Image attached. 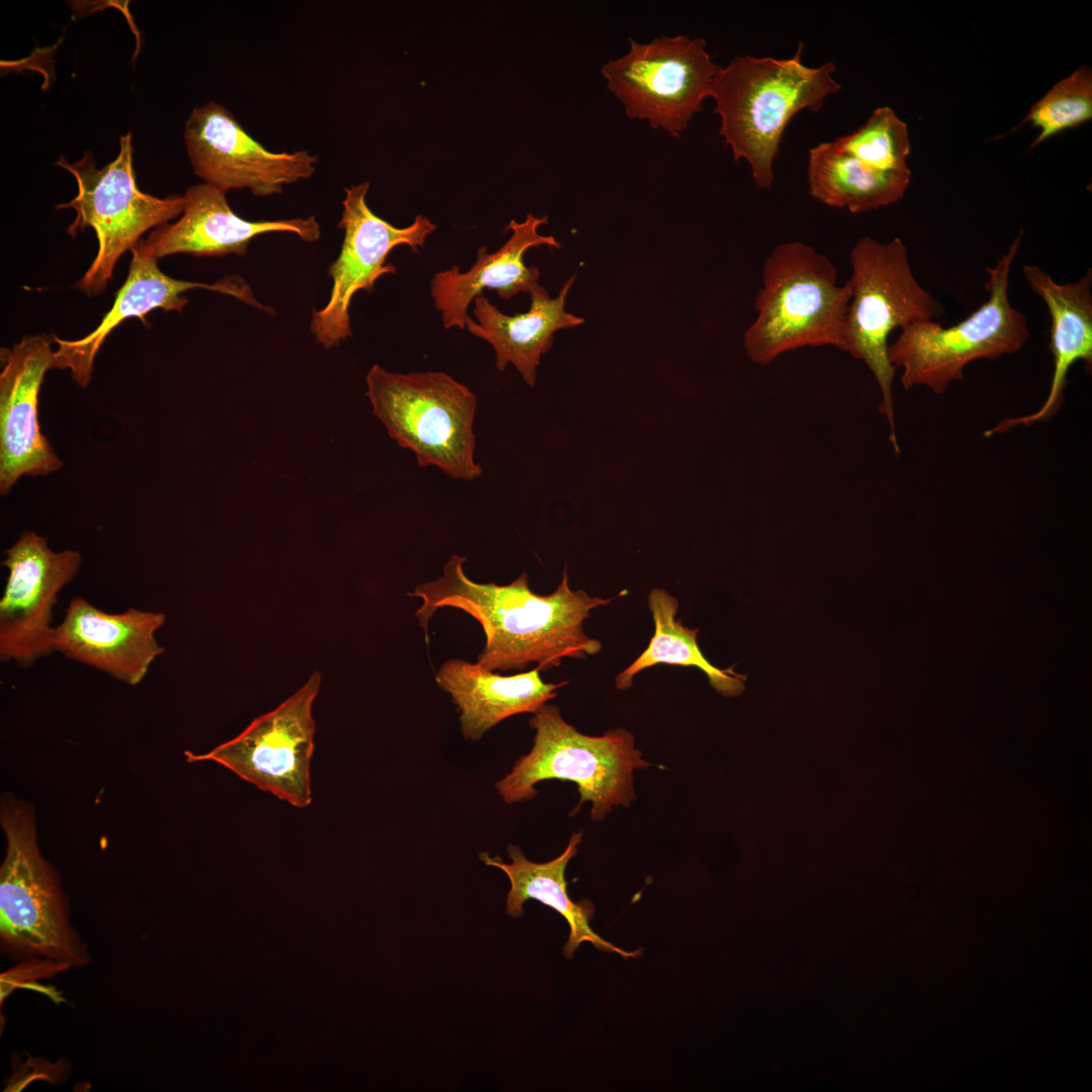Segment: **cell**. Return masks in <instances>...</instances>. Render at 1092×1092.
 Wrapping results in <instances>:
<instances>
[{"label":"cell","instance_id":"24","mask_svg":"<svg viewBox=\"0 0 1092 1092\" xmlns=\"http://www.w3.org/2000/svg\"><path fill=\"white\" fill-rule=\"evenodd\" d=\"M810 194L824 204L866 212L900 200L911 173L896 174L874 169L840 150L834 142L822 143L809 152Z\"/></svg>","mask_w":1092,"mask_h":1092},{"label":"cell","instance_id":"17","mask_svg":"<svg viewBox=\"0 0 1092 1092\" xmlns=\"http://www.w3.org/2000/svg\"><path fill=\"white\" fill-rule=\"evenodd\" d=\"M166 615L129 608L106 613L81 597L74 598L55 626L53 649L127 685L140 684L165 648L157 631Z\"/></svg>","mask_w":1092,"mask_h":1092},{"label":"cell","instance_id":"9","mask_svg":"<svg viewBox=\"0 0 1092 1092\" xmlns=\"http://www.w3.org/2000/svg\"><path fill=\"white\" fill-rule=\"evenodd\" d=\"M131 133L119 138L116 158L102 168L96 167L91 151L69 163L65 157L56 162L71 173L77 183V195L57 208H72L76 216L67 233L92 228L98 241L96 256L76 287L89 296L99 294L112 278L118 259L130 251L142 236L153 228L181 215L186 198L173 195L159 198L141 191L132 166Z\"/></svg>","mask_w":1092,"mask_h":1092},{"label":"cell","instance_id":"19","mask_svg":"<svg viewBox=\"0 0 1092 1092\" xmlns=\"http://www.w3.org/2000/svg\"><path fill=\"white\" fill-rule=\"evenodd\" d=\"M547 221V216L537 217L532 213L522 222L512 219L506 228L512 231V236L496 252L489 254L486 247H480L469 270L463 272L455 265L434 275L431 296L445 329H465L470 317L468 306L485 289L495 290L504 299L530 292L538 283L540 271L536 266H526L525 253L544 245L561 248L554 237L538 233V228Z\"/></svg>","mask_w":1092,"mask_h":1092},{"label":"cell","instance_id":"7","mask_svg":"<svg viewBox=\"0 0 1092 1092\" xmlns=\"http://www.w3.org/2000/svg\"><path fill=\"white\" fill-rule=\"evenodd\" d=\"M1021 243V233L993 267H988L985 285L988 298L968 317L944 328L935 320L901 329L889 345L893 367H901L905 389L925 386L942 394L964 378L965 368L979 359L995 360L1019 351L1028 338L1025 316L1009 299V276Z\"/></svg>","mask_w":1092,"mask_h":1092},{"label":"cell","instance_id":"21","mask_svg":"<svg viewBox=\"0 0 1092 1092\" xmlns=\"http://www.w3.org/2000/svg\"><path fill=\"white\" fill-rule=\"evenodd\" d=\"M575 275L568 278L556 297L539 283L530 290L531 305L528 311L509 315L502 312L482 294L473 300V315L465 329L473 336L489 343L495 353V366L504 371L513 364L526 383L533 387L536 370L542 355L552 347L554 334L563 329H573L584 323L582 317L565 310V299L574 283Z\"/></svg>","mask_w":1092,"mask_h":1092},{"label":"cell","instance_id":"20","mask_svg":"<svg viewBox=\"0 0 1092 1092\" xmlns=\"http://www.w3.org/2000/svg\"><path fill=\"white\" fill-rule=\"evenodd\" d=\"M1022 272L1030 289L1044 301L1051 315L1050 350L1054 359V370L1050 391L1038 411L1023 417L1001 421L985 432L987 437L1004 433L1018 426L1029 427L1049 421L1060 411L1064 402L1067 376L1071 367L1081 360L1085 362L1087 370H1091V269H1088L1079 280L1065 284L1056 282L1037 265H1024Z\"/></svg>","mask_w":1092,"mask_h":1092},{"label":"cell","instance_id":"18","mask_svg":"<svg viewBox=\"0 0 1092 1092\" xmlns=\"http://www.w3.org/2000/svg\"><path fill=\"white\" fill-rule=\"evenodd\" d=\"M226 192L208 183L189 187L186 206L179 219L156 228L142 240L156 257L190 254L195 257L237 254L244 256L250 242L268 233H291L315 242L321 229L314 216L276 220H247L228 203Z\"/></svg>","mask_w":1092,"mask_h":1092},{"label":"cell","instance_id":"10","mask_svg":"<svg viewBox=\"0 0 1092 1092\" xmlns=\"http://www.w3.org/2000/svg\"><path fill=\"white\" fill-rule=\"evenodd\" d=\"M719 68L704 38L678 34L647 43L629 38L628 52L605 63L601 73L630 119L679 139L711 97Z\"/></svg>","mask_w":1092,"mask_h":1092},{"label":"cell","instance_id":"15","mask_svg":"<svg viewBox=\"0 0 1092 1092\" xmlns=\"http://www.w3.org/2000/svg\"><path fill=\"white\" fill-rule=\"evenodd\" d=\"M54 337H24L12 349H1L0 493L5 495L22 476H46L63 463L41 433L38 395L52 369Z\"/></svg>","mask_w":1092,"mask_h":1092},{"label":"cell","instance_id":"2","mask_svg":"<svg viewBox=\"0 0 1092 1092\" xmlns=\"http://www.w3.org/2000/svg\"><path fill=\"white\" fill-rule=\"evenodd\" d=\"M803 44L790 59L736 57L719 68L711 97L720 116L719 133L736 161L748 162L755 183L769 188L784 131L795 114L818 111L840 85L835 66L811 68L801 60Z\"/></svg>","mask_w":1092,"mask_h":1092},{"label":"cell","instance_id":"22","mask_svg":"<svg viewBox=\"0 0 1092 1092\" xmlns=\"http://www.w3.org/2000/svg\"><path fill=\"white\" fill-rule=\"evenodd\" d=\"M540 671L535 667L514 675H499L478 663L449 659L438 669L436 681L458 708L464 738L478 740L511 716L534 714L566 685L544 682Z\"/></svg>","mask_w":1092,"mask_h":1092},{"label":"cell","instance_id":"11","mask_svg":"<svg viewBox=\"0 0 1092 1092\" xmlns=\"http://www.w3.org/2000/svg\"><path fill=\"white\" fill-rule=\"evenodd\" d=\"M321 682V673L314 671L297 692L235 738L206 753L186 751L187 761H214L295 808L309 806L315 733L311 709Z\"/></svg>","mask_w":1092,"mask_h":1092},{"label":"cell","instance_id":"25","mask_svg":"<svg viewBox=\"0 0 1092 1092\" xmlns=\"http://www.w3.org/2000/svg\"><path fill=\"white\" fill-rule=\"evenodd\" d=\"M648 608L654 622V633L646 649L615 680L616 688L627 691L633 677L646 668L657 664L694 666L708 677L710 686L724 697H737L745 690V674L733 670V666L721 669L713 665L698 645V629H690L675 620L678 601L662 588H653L648 595Z\"/></svg>","mask_w":1092,"mask_h":1092},{"label":"cell","instance_id":"3","mask_svg":"<svg viewBox=\"0 0 1092 1092\" xmlns=\"http://www.w3.org/2000/svg\"><path fill=\"white\" fill-rule=\"evenodd\" d=\"M755 320L744 333L746 356L768 364L803 347L845 351V323L851 299L847 280L837 283L832 262L802 242L777 246L765 259Z\"/></svg>","mask_w":1092,"mask_h":1092},{"label":"cell","instance_id":"14","mask_svg":"<svg viewBox=\"0 0 1092 1092\" xmlns=\"http://www.w3.org/2000/svg\"><path fill=\"white\" fill-rule=\"evenodd\" d=\"M8 576L0 600V659L27 667L53 649V610L59 593L78 573L81 555L54 552L46 537L21 533L5 552Z\"/></svg>","mask_w":1092,"mask_h":1092},{"label":"cell","instance_id":"27","mask_svg":"<svg viewBox=\"0 0 1092 1092\" xmlns=\"http://www.w3.org/2000/svg\"><path fill=\"white\" fill-rule=\"evenodd\" d=\"M1092 118V72L1087 66L1078 68L1061 80L1036 103L1020 125L1030 122L1039 133L1030 145L1034 148L1063 130L1078 126Z\"/></svg>","mask_w":1092,"mask_h":1092},{"label":"cell","instance_id":"5","mask_svg":"<svg viewBox=\"0 0 1092 1092\" xmlns=\"http://www.w3.org/2000/svg\"><path fill=\"white\" fill-rule=\"evenodd\" d=\"M536 731L532 750L519 758L495 787L506 803L533 799L535 785L545 780L577 785L579 807L590 801V818L603 820L613 806L628 807L635 799L633 772L650 764L636 749L633 735L622 728L602 736L579 733L561 717L556 706L544 705L530 719Z\"/></svg>","mask_w":1092,"mask_h":1092},{"label":"cell","instance_id":"1","mask_svg":"<svg viewBox=\"0 0 1092 1092\" xmlns=\"http://www.w3.org/2000/svg\"><path fill=\"white\" fill-rule=\"evenodd\" d=\"M465 557L451 556L442 576L407 594L423 601L416 617L427 641L432 616L441 608L451 607L466 612L481 625L485 644L477 663L487 670H522L535 662L544 671L560 665L564 658H584L601 651V642L584 633L583 622L592 610L608 605L614 598L572 590L567 566L557 588L540 596L529 587L526 572L507 585L479 583L465 574Z\"/></svg>","mask_w":1092,"mask_h":1092},{"label":"cell","instance_id":"6","mask_svg":"<svg viewBox=\"0 0 1092 1092\" xmlns=\"http://www.w3.org/2000/svg\"><path fill=\"white\" fill-rule=\"evenodd\" d=\"M366 384L374 415L421 467L436 466L455 479L480 476L474 459L476 396L468 387L442 371L400 374L379 365L369 370Z\"/></svg>","mask_w":1092,"mask_h":1092},{"label":"cell","instance_id":"23","mask_svg":"<svg viewBox=\"0 0 1092 1092\" xmlns=\"http://www.w3.org/2000/svg\"><path fill=\"white\" fill-rule=\"evenodd\" d=\"M581 839L582 830L573 833L567 847L558 857L542 863L530 861L516 845L508 846L511 863L504 862L498 856L490 857L487 852L480 853V858L485 864L504 871L511 882L507 897L508 915L514 918L522 916L524 903L529 899H534L563 916L570 929L568 940L563 948L567 959L572 958L582 942H590L601 950L616 952L625 959L637 958L641 953L639 950H623L603 939L593 930L589 925L595 913L592 902L587 900L573 902L568 896L565 870L569 860L576 854L577 845Z\"/></svg>","mask_w":1092,"mask_h":1092},{"label":"cell","instance_id":"26","mask_svg":"<svg viewBox=\"0 0 1092 1092\" xmlns=\"http://www.w3.org/2000/svg\"><path fill=\"white\" fill-rule=\"evenodd\" d=\"M833 142L840 150L874 169L911 173L906 163L911 149L907 124L888 106L877 108L860 127Z\"/></svg>","mask_w":1092,"mask_h":1092},{"label":"cell","instance_id":"8","mask_svg":"<svg viewBox=\"0 0 1092 1092\" xmlns=\"http://www.w3.org/2000/svg\"><path fill=\"white\" fill-rule=\"evenodd\" d=\"M1 824L7 840L0 870L2 948L67 967L85 965L86 946L72 929L57 878L39 853L32 811L18 802L5 803Z\"/></svg>","mask_w":1092,"mask_h":1092},{"label":"cell","instance_id":"4","mask_svg":"<svg viewBox=\"0 0 1092 1092\" xmlns=\"http://www.w3.org/2000/svg\"><path fill=\"white\" fill-rule=\"evenodd\" d=\"M849 261L845 352L862 361L875 376L882 393L880 411L899 453L892 391L896 369L889 360L888 339L895 329L940 317L943 305L914 276L907 247L899 238L882 243L862 237L851 249Z\"/></svg>","mask_w":1092,"mask_h":1092},{"label":"cell","instance_id":"13","mask_svg":"<svg viewBox=\"0 0 1092 1092\" xmlns=\"http://www.w3.org/2000/svg\"><path fill=\"white\" fill-rule=\"evenodd\" d=\"M183 138L196 176L224 192L249 189L256 196L281 193L285 185L311 177L318 162V157L306 150H267L233 113L213 101L192 109Z\"/></svg>","mask_w":1092,"mask_h":1092},{"label":"cell","instance_id":"12","mask_svg":"<svg viewBox=\"0 0 1092 1092\" xmlns=\"http://www.w3.org/2000/svg\"><path fill=\"white\" fill-rule=\"evenodd\" d=\"M368 181L345 188L343 212L338 228L344 231L339 257L331 264L328 275L333 286L328 303L313 310L310 332L327 349L338 346L352 336L349 307L359 290L370 291L376 280L396 268L387 263L388 254L405 245L417 252L437 225L418 214L412 224L396 228L376 215L366 202Z\"/></svg>","mask_w":1092,"mask_h":1092},{"label":"cell","instance_id":"16","mask_svg":"<svg viewBox=\"0 0 1092 1092\" xmlns=\"http://www.w3.org/2000/svg\"><path fill=\"white\" fill-rule=\"evenodd\" d=\"M130 252L132 256L127 277L100 324L91 333L77 340H64L53 334L58 348L54 351L52 368L69 369L73 379L81 387H86L90 382L96 354L116 327L130 317H138L146 323V314L157 308L182 311L188 302L183 296L187 290L202 288L217 291L266 309L239 276L226 277L211 284L178 280L160 270L158 258L144 246L142 240Z\"/></svg>","mask_w":1092,"mask_h":1092}]
</instances>
